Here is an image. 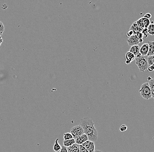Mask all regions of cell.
<instances>
[{"mask_svg": "<svg viewBox=\"0 0 154 152\" xmlns=\"http://www.w3.org/2000/svg\"><path fill=\"white\" fill-rule=\"evenodd\" d=\"M149 72H152L154 71V66L153 65H149L147 69Z\"/></svg>", "mask_w": 154, "mask_h": 152, "instance_id": "26", "label": "cell"}, {"mask_svg": "<svg viewBox=\"0 0 154 152\" xmlns=\"http://www.w3.org/2000/svg\"><path fill=\"white\" fill-rule=\"evenodd\" d=\"M135 63L138 66L139 70L141 72H144L147 70L148 67L147 56H142L138 58H135Z\"/></svg>", "mask_w": 154, "mask_h": 152, "instance_id": "3", "label": "cell"}, {"mask_svg": "<svg viewBox=\"0 0 154 152\" xmlns=\"http://www.w3.org/2000/svg\"><path fill=\"white\" fill-rule=\"evenodd\" d=\"M82 145L89 152H94L95 143L92 141L88 140L84 142Z\"/></svg>", "mask_w": 154, "mask_h": 152, "instance_id": "5", "label": "cell"}, {"mask_svg": "<svg viewBox=\"0 0 154 152\" xmlns=\"http://www.w3.org/2000/svg\"><path fill=\"white\" fill-rule=\"evenodd\" d=\"M59 152H67V147H65L64 145H62V149L60 150Z\"/></svg>", "mask_w": 154, "mask_h": 152, "instance_id": "29", "label": "cell"}, {"mask_svg": "<svg viewBox=\"0 0 154 152\" xmlns=\"http://www.w3.org/2000/svg\"><path fill=\"white\" fill-rule=\"evenodd\" d=\"M127 42L129 46H133L139 45V39L137 38L136 35H133L131 37H129L127 40Z\"/></svg>", "mask_w": 154, "mask_h": 152, "instance_id": "6", "label": "cell"}, {"mask_svg": "<svg viewBox=\"0 0 154 152\" xmlns=\"http://www.w3.org/2000/svg\"><path fill=\"white\" fill-rule=\"evenodd\" d=\"M147 63L149 65H153L154 66V55L147 57Z\"/></svg>", "mask_w": 154, "mask_h": 152, "instance_id": "19", "label": "cell"}, {"mask_svg": "<svg viewBox=\"0 0 154 152\" xmlns=\"http://www.w3.org/2000/svg\"><path fill=\"white\" fill-rule=\"evenodd\" d=\"M133 35H134L133 32L131 30H129L127 32V34H126V36L128 37H131V36H133Z\"/></svg>", "mask_w": 154, "mask_h": 152, "instance_id": "27", "label": "cell"}, {"mask_svg": "<svg viewBox=\"0 0 154 152\" xmlns=\"http://www.w3.org/2000/svg\"><path fill=\"white\" fill-rule=\"evenodd\" d=\"M152 15L149 13H147L146 14L144 15V17L145 18H147V19H150L152 18Z\"/></svg>", "mask_w": 154, "mask_h": 152, "instance_id": "30", "label": "cell"}, {"mask_svg": "<svg viewBox=\"0 0 154 152\" xmlns=\"http://www.w3.org/2000/svg\"><path fill=\"white\" fill-rule=\"evenodd\" d=\"M70 133L74 139H76L84 134V130L80 125H78L72 127L70 129Z\"/></svg>", "mask_w": 154, "mask_h": 152, "instance_id": "4", "label": "cell"}, {"mask_svg": "<svg viewBox=\"0 0 154 152\" xmlns=\"http://www.w3.org/2000/svg\"><path fill=\"white\" fill-rule=\"evenodd\" d=\"M147 80L151 89L152 98L154 100V79H153L151 76H149L147 78Z\"/></svg>", "mask_w": 154, "mask_h": 152, "instance_id": "10", "label": "cell"}, {"mask_svg": "<svg viewBox=\"0 0 154 152\" xmlns=\"http://www.w3.org/2000/svg\"><path fill=\"white\" fill-rule=\"evenodd\" d=\"M79 152H89L82 145H79Z\"/></svg>", "mask_w": 154, "mask_h": 152, "instance_id": "24", "label": "cell"}, {"mask_svg": "<svg viewBox=\"0 0 154 152\" xmlns=\"http://www.w3.org/2000/svg\"><path fill=\"white\" fill-rule=\"evenodd\" d=\"M136 35L137 36V38L139 39H143V38L144 37L143 35L142 32H139Z\"/></svg>", "mask_w": 154, "mask_h": 152, "instance_id": "28", "label": "cell"}, {"mask_svg": "<svg viewBox=\"0 0 154 152\" xmlns=\"http://www.w3.org/2000/svg\"><path fill=\"white\" fill-rule=\"evenodd\" d=\"M88 140H89V139L85 134H83L82 136H80L75 139L76 144L78 145H82L84 142Z\"/></svg>", "mask_w": 154, "mask_h": 152, "instance_id": "9", "label": "cell"}, {"mask_svg": "<svg viewBox=\"0 0 154 152\" xmlns=\"http://www.w3.org/2000/svg\"><path fill=\"white\" fill-rule=\"evenodd\" d=\"M139 43H142L143 42V39H139Z\"/></svg>", "mask_w": 154, "mask_h": 152, "instance_id": "32", "label": "cell"}, {"mask_svg": "<svg viewBox=\"0 0 154 152\" xmlns=\"http://www.w3.org/2000/svg\"><path fill=\"white\" fill-rule=\"evenodd\" d=\"M140 46L139 45L133 46L131 47L129 51L132 53L136 56V55L140 54Z\"/></svg>", "mask_w": 154, "mask_h": 152, "instance_id": "11", "label": "cell"}, {"mask_svg": "<svg viewBox=\"0 0 154 152\" xmlns=\"http://www.w3.org/2000/svg\"><path fill=\"white\" fill-rule=\"evenodd\" d=\"M81 126L84 130V134L88 137L89 140L95 142L98 140V132L95 127V123L92 119L88 117H84L81 120Z\"/></svg>", "mask_w": 154, "mask_h": 152, "instance_id": "1", "label": "cell"}, {"mask_svg": "<svg viewBox=\"0 0 154 152\" xmlns=\"http://www.w3.org/2000/svg\"><path fill=\"white\" fill-rule=\"evenodd\" d=\"M149 50V45L148 43L143 44L140 47V53L143 56H147Z\"/></svg>", "mask_w": 154, "mask_h": 152, "instance_id": "7", "label": "cell"}, {"mask_svg": "<svg viewBox=\"0 0 154 152\" xmlns=\"http://www.w3.org/2000/svg\"><path fill=\"white\" fill-rule=\"evenodd\" d=\"M130 30L133 32L134 35H136V34L139 33V32H142V29H141V28L138 26L136 21L133 22V23H132L130 28Z\"/></svg>", "mask_w": 154, "mask_h": 152, "instance_id": "8", "label": "cell"}, {"mask_svg": "<svg viewBox=\"0 0 154 152\" xmlns=\"http://www.w3.org/2000/svg\"><path fill=\"white\" fill-rule=\"evenodd\" d=\"M142 20L144 26V28H147L149 27V25L151 24L150 19H147L144 17L142 18Z\"/></svg>", "mask_w": 154, "mask_h": 152, "instance_id": "17", "label": "cell"}, {"mask_svg": "<svg viewBox=\"0 0 154 152\" xmlns=\"http://www.w3.org/2000/svg\"><path fill=\"white\" fill-rule=\"evenodd\" d=\"M125 58H126V61H128L131 62L135 59V56L132 53H131L129 51H128L125 55Z\"/></svg>", "mask_w": 154, "mask_h": 152, "instance_id": "14", "label": "cell"}, {"mask_svg": "<svg viewBox=\"0 0 154 152\" xmlns=\"http://www.w3.org/2000/svg\"><path fill=\"white\" fill-rule=\"evenodd\" d=\"M3 41V40L1 36H0V46H1V45Z\"/></svg>", "mask_w": 154, "mask_h": 152, "instance_id": "31", "label": "cell"}, {"mask_svg": "<svg viewBox=\"0 0 154 152\" xmlns=\"http://www.w3.org/2000/svg\"><path fill=\"white\" fill-rule=\"evenodd\" d=\"M137 24H138V26L141 28L142 29H144V26L142 20V18H139V19H138L137 21Z\"/></svg>", "mask_w": 154, "mask_h": 152, "instance_id": "21", "label": "cell"}, {"mask_svg": "<svg viewBox=\"0 0 154 152\" xmlns=\"http://www.w3.org/2000/svg\"><path fill=\"white\" fill-rule=\"evenodd\" d=\"M3 33H2V32H0V36H1L2 35Z\"/></svg>", "mask_w": 154, "mask_h": 152, "instance_id": "35", "label": "cell"}, {"mask_svg": "<svg viewBox=\"0 0 154 152\" xmlns=\"http://www.w3.org/2000/svg\"><path fill=\"white\" fill-rule=\"evenodd\" d=\"M127 129H128V127L125 125H122L120 128V130L121 132H124V131H126Z\"/></svg>", "mask_w": 154, "mask_h": 152, "instance_id": "23", "label": "cell"}, {"mask_svg": "<svg viewBox=\"0 0 154 152\" xmlns=\"http://www.w3.org/2000/svg\"><path fill=\"white\" fill-rule=\"evenodd\" d=\"M139 92L141 97L144 99L148 100L152 98V93L148 82L142 85Z\"/></svg>", "mask_w": 154, "mask_h": 152, "instance_id": "2", "label": "cell"}, {"mask_svg": "<svg viewBox=\"0 0 154 152\" xmlns=\"http://www.w3.org/2000/svg\"><path fill=\"white\" fill-rule=\"evenodd\" d=\"M73 139V137L70 133L68 132V133H65L64 134V140H67L71 139Z\"/></svg>", "mask_w": 154, "mask_h": 152, "instance_id": "20", "label": "cell"}, {"mask_svg": "<svg viewBox=\"0 0 154 152\" xmlns=\"http://www.w3.org/2000/svg\"><path fill=\"white\" fill-rule=\"evenodd\" d=\"M94 152H102L101 151H99V150H96V151H95Z\"/></svg>", "mask_w": 154, "mask_h": 152, "instance_id": "34", "label": "cell"}, {"mask_svg": "<svg viewBox=\"0 0 154 152\" xmlns=\"http://www.w3.org/2000/svg\"><path fill=\"white\" fill-rule=\"evenodd\" d=\"M148 34L149 35L154 36V23L150 24L149 27L147 28Z\"/></svg>", "mask_w": 154, "mask_h": 152, "instance_id": "18", "label": "cell"}, {"mask_svg": "<svg viewBox=\"0 0 154 152\" xmlns=\"http://www.w3.org/2000/svg\"><path fill=\"white\" fill-rule=\"evenodd\" d=\"M142 32L143 35L144 37V38H147L149 35L147 28H144L143 29Z\"/></svg>", "mask_w": 154, "mask_h": 152, "instance_id": "22", "label": "cell"}, {"mask_svg": "<svg viewBox=\"0 0 154 152\" xmlns=\"http://www.w3.org/2000/svg\"><path fill=\"white\" fill-rule=\"evenodd\" d=\"M79 145L76 143L74 145L67 147V152H79Z\"/></svg>", "mask_w": 154, "mask_h": 152, "instance_id": "13", "label": "cell"}, {"mask_svg": "<svg viewBox=\"0 0 154 152\" xmlns=\"http://www.w3.org/2000/svg\"><path fill=\"white\" fill-rule=\"evenodd\" d=\"M4 30H5V27L3 23L1 21H0V32L3 33Z\"/></svg>", "mask_w": 154, "mask_h": 152, "instance_id": "25", "label": "cell"}, {"mask_svg": "<svg viewBox=\"0 0 154 152\" xmlns=\"http://www.w3.org/2000/svg\"><path fill=\"white\" fill-rule=\"evenodd\" d=\"M148 45H149V50H148V54L147 56L148 57L150 56L154 55V41L148 42Z\"/></svg>", "mask_w": 154, "mask_h": 152, "instance_id": "12", "label": "cell"}, {"mask_svg": "<svg viewBox=\"0 0 154 152\" xmlns=\"http://www.w3.org/2000/svg\"><path fill=\"white\" fill-rule=\"evenodd\" d=\"M131 62H130V61H125V63H126L127 65H129V64H131Z\"/></svg>", "mask_w": 154, "mask_h": 152, "instance_id": "33", "label": "cell"}, {"mask_svg": "<svg viewBox=\"0 0 154 152\" xmlns=\"http://www.w3.org/2000/svg\"><path fill=\"white\" fill-rule=\"evenodd\" d=\"M75 144H76V141L74 139L67 140H64L63 141V145L67 148Z\"/></svg>", "mask_w": 154, "mask_h": 152, "instance_id": "15", "label": "cell"}, {"mask_svg": "<svg viewBox=\"0 0 154 152\" xmlns=\"http://www.w3.org/2000/svg\"><path fill=\"white\" fill-rule=\"evenodd\" d=\"M58 140H59V139L57 138L55 141L54 145L53 147V150L55 152L59 151L62 149V146L58 143Z\"/></svg>", "mask_w": 154, "mask_h": 152, "instance_id": "16", "label": "cell"}]
</instances>
